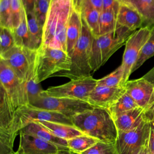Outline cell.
Returning <instances> with one entry per match:
<instances>
[{
	"mask_svg": "<svg viewBox=\"0 0 154 154\" xmlns=\"http://www.w3.org/2000/svg\"><path fill=\"white\" fill-rule=\"evenodd\" d=\"M71 120L73 125L84 134L102 142L115 143L118 131L108 109L94 107L74 116Z\"/></svg>",
	"mask_w": 154,
	"mask_h": 154,
	"instance_id": "6da1fadb",
	"label": "cell"
},
{
	"mask_svg": "<svg viewBox=\"0 0 154 154\" xmlns=\"http://www.w3.org/2000/svg\"><path fill=\"white\" fill-rule=\"evenodd\" d=\"M72 6L71 0H53L43 28L41 46L67 52L66 30Z\"/></svg>",
	"mask_w": 154,
	"mask_h": 154,
	"instance_id": "7a4b0ae2",
	"label": "cell"
},
{
	"mask_svg": "<svg viewBox=\"0 0 154 154\" xmlns=\"http://www.w3.org/2000/svg\"><path fill=\"white\" fill-rule=\"evenodd\" d=\"M71 57L67 52L48 46H40L36 50L33 79L37 84L61 72L69 71Z\"/></svg>",
	"mask_w": 154,
	"mask_h": 154,
	"instance_id": "3957f363",
	"label": "cell"
},
{
	"mask_svg": "<svg viewBox=\"0 0 154 154\" xmlns=\"http://www.w3.org/2000/svg\"><path fill=\"white\" fill-rule=\"evenodd\" d=\"M82 23L80 37L70 57L72 63L70 70L58 72L54 76H63L68 78L70 80H75L92 76L90 58L94 37L82 19Z\"/></svg>",
	"mask_w": 154,
	"mask_h": 154,
	"instance_id": "277c9868",
	"label": "cell"
},
{
	"mask_svg": "<svg viewBox=\"0 0 154 154\" xmlns=\"http://www.w3.org/2000/svg\"><path fill=\"white\" fill-rule=\"evenodd\" d=\"M133 32L117 25L114 31L94 37L90 58L92 73L98 70L114 52L125 44Z\"/></svg>",
	"mask_w": 154,
	"mask_h": 154,
	"instance_id": "5b68a950",
	"label": "cell"
},
{
	"mask_svg": "<svg viewBox=\"0 0 154 154\" xmlns=\"http://www.w3.org/2000/svg\"><path fill=\"white\" fill-rule=\"evenodd\" d=\"M0 81L5 90L13 114L29 105L26 82L20 79L10 67L0 58Z\"/></svg>",
	"mask_w": 154,
	"mask_h": 154,
	"instance_id": "8992f818",
	"label": "cell"
},
{
	"mask_svg": "<svg viewBox=\"0 0 154 154\" xmlns=\"http://www.w3.org/2000/svg\"><path fill=\"white\" fill-rule=\"evenodd\" d=\"M29 105L35 108L60 112L70 119L94 108L88 102L79 99L43 95H40Z\"/></svg>",
	"mask_w": 154,
	"mask_h": 154,
	"instance_id": "52a82bcc",
	"label": "cell"
},
{
	"mask_svg": "<svg viewBox=\"0 0 154 154\" xmlns=\"http://www.w3.org/2000/svg\"><path fill=\"white\" fill-rule=\"evenodd\" d=\"M36 51L15 45L6 52L0 54L3 60L23 81L33 76Z\"/></svg>",
	"mask_w": 154,
	"mask_h": 154,
	"instance_id": "ba28073f",
	"label": "cell"
},
{
	"mask_svg": "<svg viewBox=\"0 0 154 154\" xmlns=\"http://www.w3.org/2000/svg\"><path fill=\"white\" fill-rule=\"evenodd\" d=\"M97 81L92 76L81 79L70 80L64 84L51 87L43 90L40 95L55 97H68L88 102L90 93L97 85Z\"/></svg>",
	"mask_w": 154,
	"mask_h": 154,
	"instance_id": "9c48e42d",
	"label": "cell"
},
{
	"mask_svg": "<svg viewBox=\"0 0 154 154\" xmlns=\"http://www.w3.org/2000/svg\"><path fill=\"white\" fill-rule=\"evenodd\" d=\"M150 119L148 117L136 128L118 132L114 143L117 154H138L149 138Z\"/></svg>",
	"mask_w": 154,
	"mask_h": 154,
	"instance_id": "30bf717a",
	"label": "cell"
},
{
	"mask_svg": "<svg viewBox=\"0 0 154 154\" xmlns=\"http://www.w3.org/2000/svg\"><path fill=\"white\" fill-rule=\"evenodd\" d=\"M150 29L147 26L141 27L133 32L125 43L122 66L123 69V85L128 81L135 66L141 51L150 35Z\"/></svg>",
	"mask_w": 154,
	"mask_h": 154,
	"instance_id": "8fae6325",
	"label": "cell"
},
{
	"mask_svg": "<svg viewBox=\"0 0 154 154\" xmlns=\"http://www.w3.org/2000/svg\"><path fill=\"white\" fill-rule=\"evenodd\" d=\"M36 121H48L73 125L71 119L57 112L34 107L30 105L24 106L14 116V122L17 132L28 123Z\"/></svg>",
	"mask_w": 154,
	"mask_h": 154,
	"instance_id": "7c38bea8",
	"label": "cell"
},
{
	"mask_svg": "<svg viewBox=\"0 0 154 154\" xmlns=\"http://www.w3.org/2000/svg\"><path fill=\"white\" fill-rule=\"evenodd\" d=\"M19 154H76L69 147L45 141L35 137L19 132Z\"/></svg>",
	"mask_w": 154,
	"mask_h": 154,
	"instance_id": "4fadbf2b",
	"label": "cell"
},
{
	"mask_svg": "<svg viewBox=\"0 0 154 154\" xmlns=\"http://www.w3.org/2000/svg\"><path fill=\"white\" fill-rule=\"evenodd\" d=\"M126 93L138 106L146 112L154 103V87L146 79L141 78L128 80L125 84Z\"/></svg>",
	"mask_w": 154,
	"mask_h": 154,
	"instance_id": "5bb4252c",
	"label": "cell"
},
{
	"mask_svg": "<svg viewBox=\"0 0 154 154\" xmlns=\"http://www.w3.org/2000/svg\"><path fill=\"white\" fill-rule=\"evenodd\" d=\"M125 93V85L111 87L97 85L90 93L88 102L94 107L108 109Z\"/></svg>",
	"mask_w": 154,
	"mask_h": 154,
	"instance_id": "9a60e30c",
	"label": "cell"
},
{
	"mask_svg": "<svg viewBox=\"0 0 154 154\" xmlns=\"http://www.w3.org/2000/svg\"><path fill=\"white\" fill-rule=\"evenodd\" d=\"M82 25L80 10L72 4L66 30L67 52L70 57H71L73 50L80 37Z\"/></svg>",
	"mask_w": 154,
	"mask_h": 154,
	"instance_id": "2e32d148",
	"label": "cell"
},
{
	"mask_svg": "<svg viewBox=\"0 0 154 154\" xmlns=\"http://www.w3.org/2000/svg\"><path fill=\"white\" fill-rule=\"evenodd\" d=\"M116 20L117 25L132 32L143 26V19L140 14L133 7L122 2H120Z\"/></svg>",
	"mask_w": 154,
	"mask_h": 154,
	"instance_id": "e0dca14e",
	"label": "cell"
},
{
	"mask_svg": "<svg viewBox=\"0 0 154 154\" xmlns=\"http://www.w3.org/2000/svg\"><path fill=\"white\" fill-rule=\"evenodd\" d=\"M147 118L146 111L138 107L121 114L114 121L118 132H126L136 128Z\"/></svg>",
	"mask_w": 154,
	"mask_h": 154,
	"instance_id": "ac0fdd59",
	"label": "cell"
},
{
	"mask_svg": "<svg viewBox=\"0 0 154 154\" xmlns=\"http://www.w3.org/2000/svg\"><path fill=\"white\" fill-rule=\"evenodd\" d=\"M20 132L35 137L47 142L68 147L67 140L54 135L40 124L35 122L28 123L20 129Z\"/></svg>",
	"mask_w": 154,
	"mask_h": 154,
	"instance_id": "d6986e66",
	"label": "cell"
},
{
	"mask_svg": "<svg viewBox=\"0 0 154 154\" xmlns=\"http://www.w3.org/2000/svg\"><path fill=\"white\" fill-rule=\"evenodd\" d=\"M135 9L143 19V26H154V0H118Z\"/></svg>",
	"mask_w": 154,
	"mask_h": 154,
	"instance_id": "ffe728a7",
	"label": "cell"
},
{
	"mask_svg": "<svg viewBox=\"0 0 154 154\" xmlns=\"http://www.w3.org/2000/svg\"><path fill=\"white\" fill-rule=\"evenodd\" d=\"M35 122L40 124L54 135L66 140L84 135L73 125L48 121H36Z\"/></svg>",
	"mask_w": 154,
	"mask_h": 154,
	"instance_id": "44dd1931",
	"label": "cell"
},
{
	"mask_svg": "<svg viewBox=\"0 0 154 154\" xmlns=\"http://www.w3.org/2000/svg\"><path fill=\"white\" fill-rule=\"evenodd\" d=\"M82 19L85 21L94 37L99 35V20L100 13L91 4L88 0H82L79 5Z\"/></svg>",
	"mask_w": 154,
	"mask_h": 154,
	"instance_id": "7402d4cb",
	"label": "cell"
},
{
	"mask_svg": "<svg viewBox=\"0 0 154 154\" xmlns=\"http://www.w3.org/2000/svg\"><path fill=\"white\" fill-rule=\"evenodd\" d=\"M26 16L32 49L36 51L41 46L42 43L43 26L37 20L34 11L26 13Z\"/></svg>",
	"mask_w": 154,
	"mask_h": 154,
	"instance_id": "603a6c76",
	"label": "cell"
},
{
	"mask_svg": "<svg viewBox=\"0 0 154 154\" xmlns=\"http://www.w3.org/2000/svg\"><path fill=\"white\" fill-rule=\"evenodd\" d=\"M99 141L97 139L85 134L67 140V147L71 151L76 154L84 152Z\"/></svg>",
	"mask_w": 154,
	"mask_h": 154,
	"instance_id": "cb8c5ba5",
	"label": "cell"
},
{
	"mask_svg": "<svg viewBox=\"0 0 154 154\" xmlns=\"http://www.w3.org/2000/svg\"><path fill=\"white\" fill-rule=\"evenodd\" d=\"M16 46L24 47L32 50L31 38L28 29L26 16L25 10H24L19 26L13 30Z\"/></svg>",
	"mask_w": 154,
	"mask_h": 154,
	"instance_id": "d4e9b609",
	"label": "cell"
},
{
	"mask_svg": "<svg viewBox=\"0 0 154 154\" xmlns=\"http://www.w3.org/2000/svg\"><path fill=\"white\" fill-rule=\"evenodd\" d=\"M138 107L139 106L136 102L126 91L108 110L114 120L121 114Z\"/></svg>",
	"mask_w": 154,
	"mask_h": 154,
	"instance_id": "484cf974",
	"label": "cell"
},
{
	"mask_svg": "<svg viewBox=\"0 0 154 154\" xmlns=\"http://www.w3.org/2000/svg\"><path fill=\"white\" fill-rule=\"evenodd\" d=\"M117 13L112 10L102 11L99 20V35L110 32L116 29Z\"/></svg>",
	"mask_w": 154,
	"mask_h": 154,
	"instance_id": "4316f807",
	"label": "cell"
},
{
	"mask_svg": "<svg viewBox=\"0 0 154 154\" xmlns=\"http://www.w3.org/2000/svg\"><path fill=\"white\" fill-rule=\"evenodd\" d=\"M154 56V26L150 29V35L143 46L137 61L132 69V72L141 67L144 63Z\"/></svg>",
	"mask_w": 154,
	"mask_h": 154,
	"instance_id": "83f0119b",
	"label": "cell"
},
{
	"mask_svg": "<svg viewBox=\"0 0 154 154\" xmlns=\"http://www.w3.org/2000/svg\"><path fill=\"white\" fill-rule=\"evenodd\" d=\"M123 69L120 65L107 76L97 81V85L115 87L124 86L123 85Z\"/></svg>",
	"mask_w": 154,
	"mask_h": 154,
	"instance_id": "f1b7e54d",
	"label": "cell"
},
{
	"mask_svg": "<svg viewBox=\"0 0 154 154\" xmlns=\"http://www.w3.org/2000/svg\"><path fill=\"white\" fill-rule=\"evenodd\" d=\"M16 45L13 31L11 29L1 27L0 54H4Z\"/></svg>",
	"mask_w": 154,
	"mask_h": 154,
	"instance_id": "f546056e",
	"label": "cell"
},
{
	"mask_svg": "<svg viewBox=\"0 0 154 154\" xmlns=\"http://www.w3.org/2000/svg\"><path fill=\"white\" fill-rule=\"evenodd\" d=\"M51 0H36L34 11L40 24L43 26L45 23L50 8Z\"/></svg>",
	"mask_w": 154,
	"mask_h": 154,
	"instance_id": "4dcf8cb0",
	"label": "cell"
},
{
	"mask_svg": "<svg viewBox=\"0 0 154 154\" xmlns=\"http://www.w3.org/2000/svg\"><path fill=\"white\" fill-rule=\"evenodd\" d=\"M0 26L12 29L11 0H0Z\"/></svg>",
	"mask_w": 154,
	"mask_h": 154,
	"instance_id": "1f68e13d",
	"label": "cell"
},
{
	"mask_svg": "<svg viewBox=\"0 0 154 154\" xmlns=\"http://www.w3.org/2000/svg\"><path fill=\"white\" fill-rule=\"evenodd\" d=\"M24 10L21 0H11V17L13 30L20 24Z\"/></svg>",
	"mask_w": 154,
	"mask_h": 154,
	"instance_id": "d6a6232c",
	"label": "cell"
},
{
	"mask_svg": "<svg viewBox=\"0 0 154 154\" xmlns=\"http://www.w3.org/2000/svg\"><path fill=\"white\" fill-rule=\"evenodd\" d=\"M81 154H117L114 144L99 141Z\"/></svg>",
	"mask_w": 154,
	"mask_h": 154,
	"instance_id": "836d02e7",
	"label": "cell"
},
{
	"mask_svg": "<svg viewBox=\"0 0 154 154\" xmlns=\"http://www.w3.org/2000/svg\"><path fill=\"white\" fill-rule=\"evenodd\" d=\"M33 77V76H32ZM31 77L26 82L27 94L29 100V105L37 99L42 93V90L40 84H37L34 82L33 78Z\"/></svg>",
	"mask_w": 154,
	"mask_h": 154,
	"instance_id": "e575fe53",
	"label": "cell"
},
{
	"mask_svg": "<svg viewBox=\"0 0 154 154\" xmlns=\"http://www.w3.org/2000/svg\"><path fill=\"white\" fill-rule=\"evenodd\" d=\"M119 4L118 0H103L102 11L112 10L117 13Z\"/></svg>",
	"mask_w": 154,
	"mask_h": 154,
	"instance_id": "d590c367",
	"label": "cell"
},
{
	"mask_svg": "<svg viewBox=\"0 0 154 154\" xmlns=\"http://www.w3.org/2000/svg\"><path fill=\"white\" fill-rule=\"evenodd\" d=\"M149 147L151 154H154V120H150L149 134Z\"/></svg>",
	"mask_w": 154,
	"mask_h": 154,
	"instance_id": "8d00e7d4",
	"label": "cell"
},
{
	"mask_svg": "<svg viewBox=\"0 0 154 154\" xmlns=\"http://www.w3.org/2000/svg\"><path fill=\"white\" fill-rule=\"evenodd\" d=\"M26 13L33 11L36 0H21Z\"/></svg>",
	"mask_w": 154,
	"mask_h": 154,
	"instance_id": "74e56055",
	"label": "cell"
},
{
	"mask_svg": "<svg viewBox=\"0 0 154 154\" xmlns=\"http://www.w3.org/2000/svg\"><path fill=\"white\" fill-rule=\"evenodd\" d=\"M93 7L100 13L102 11L103 0H88Z\"/></svg>",
	"mask_w": 154,
	"mask_h": 154,
	"instance_id": "f35d334b",
	"label": "cell"
},
{
	"mask_svg": "<svg viewBox=\"0 0 154 154\" xmlns=\"http://www.w3.org/2000/svg\"><path fill=\"white\" fill-rule=\"evenodd\" d=\"M142 77L149 81L154 87V67Z\"/></svg>",
	"mask_w": 154,
	"mask_h": 154,
	"instance_id": "ab89813d",
	"label": "cell"
},
{
	"mask_svg": "<svg viewBox=\"0 0 154 154\" xmlns=\"http://www.w3.org/2000/svg\"><path fill=\"white\" fill-rule=\"evenodd\" d=\"M138 154H151L149 147V138L145 142L141 150Z\"/></svg>",
	"mask_w": 154,
	"mask_h": 154,
	"instance_id": "60d3db41",
	"label": "cell"
},
{
	"mask_svg": "<svg viewBox=\"0 0 154 154\" xmlns=\"http://www.w3.org/2000/svg\"><path fill=\"white\" fill-rule=\"evenodd\" d=\"M13 154H19V153H17V152H14V153Z\"/></svg>",
	"mask_w": 154,
	"mask_h": 154,
	"instance_id": "b9f144b4",
	"label": "cell"
},
{
	"mask_svg": "<svg viewBox=\"0 0 154 154\" xmlns=\"http://www.w3.org/2000/svg\"><path fill=\"white\" fill-rule=\"evenodd\" d=\"M51 1H53V0H51Z\"/></svg>",
	"mask_w": 154,
	"mask_h": 154,
	"instance_id": "7bdbcfd3",
	"label": "cell"
},
{
	"mask_svg": "<svg viewBox=\"0 0 154 154\" xmlns=\"http://www.w3.org/2000/svg\"></svg>",
	"mask_w": 154,
	"mask_h": 154,
	"instance_id": "ee69618b",
	"label": "cell"
}]
</instances>
